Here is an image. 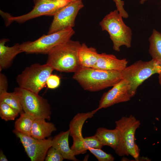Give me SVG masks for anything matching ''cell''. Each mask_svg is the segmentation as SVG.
Wrapping results in <instances>:
<instances>
[{
    "label": "cell",
    "mask_w": 161,
    "mask_h": 161,
    "mask_svg": "<svg viewBox=\"0 0 161 161\" xmlns=\"http://www.w3.org/2000/svg\"><path fill=\"white\" fill-rule=\"evenodd\" d=\"M129 89L128 81L122 79L112 86V88L103 94L96 110L97 111L117 103L129 101L131 98Z\"/></svg>",
    "instance_id": "11"
},
{
    "label": "cell",
    "mask_w": 161,
    "mask_h": 161,
    "mask_svg": "<svg viewBox=\"0 0 161 161\" xmlns=\"http://www.w3.org/2000/svg\"><path fill=\"white\" fill-rule=\"evenodd\" d=\"M126 58L119 59L112 54L105 53L99 54L97 63L94 68L101 69L122 71L127 66Z\"/></svg>",
    "instance_id": "12"
},
{
    "label": "cell",
    "mask_w": 161,
    "mask_h": 161,
    "mask_svg": "<svg viewBox=\"0 0 161 161\" xmlns=\"http://www.w3.org/2000/svg\"><path fill=\"white\" fill-rule=\"evenodd\" d=\"M57 129L52 123L47 122L45 119H35L32 127L31 135L38 140H42L49 137Z\"/></svg>",
    "instance_id": "18"
},
{
    "label": "cell",
    "mask_w": 161,
    "mask_h": 161,
    "mask_svg": "<svg viewBox=\"0 0 161 161\" xmlns=\"http://www.w3.org/2000/svg\"><path fill=\"white\" fill-rule=\"evenodd\" d=\"M115 128L119 130L120 141L114 150L118 156L130 155L139 160L140 150L135 142L136 131L140 125V121L133 115L123 116L115 122Z\"/></svg>",
    "instance_id": "3"
},
{
    "label": "cell",
    "mask_w": 161,
    "mask_h": 161,
    "mask_svg": "<svg viewBox=\"0 0 161 161\" xmlns=\"http://www.w3.org/2000/svg\"><path fill=\"white\" fill-rule=\"evenodd\" d=\"M8 39L3 38L0 41V71L9 68L16 56L22 51L20 44H16L12 47L5 45Z\"/></svg>",
    "instance_id": "14"
},
{
    "label": "cell",
    "mask_w": 161,
    "mask_h": 161,
    "mask_svg": "<svg viewBox=\"0 0 161 161\" xmlns=\"http://www.w3.org/2000/svg\"><path fill=\"white\" fill-rule=\"evenodd\" d=\"M20 114L16 110L5 103L0 101V117L6 121L14 120Z\"/></svg>",
    "instance_id": "24"
},
{
    "label": "cell",
    "mask_w": 161,
    "mask_h": 161,
    "mask_svg": "<svg viewBox=\"0 0 161 161\" xmlns=\"http://www.w3.org/2000/svg\"><path fill=\"white\" fill-rule=\"evenodd\" d=\"M74 73L73 78L84 90L90 92L112 86L123 79L121 72L95 68H80Z\"/></svg>",
    "instance_id": "1"
},
{
    "label": "cell",
    "mask_w": 161,
    "mask_h": 161,
    "mask_svg": "<svg viewBox=\"0 0 161 161\" xmlns=\"http://www.w3.org/2000/svg\"><path fill=\"white\" fill-rule=\"evenodd\" d=\"M61 83V78L58 75L51 74L46 81L47 87L51 89H54L58 87Z\"/></svg>",
    "instance_id": "28"
},
{
    "label": "cell",
    "mask_w": 161,
    "mask_h": 161,
    "mask_svg": "<svg viewBox=\"0 0 161 161\" xmlns=\"http://www.w3.org/2000/svg\"><path fill=\"white\" fill-rule=\"evenodd\" d=\"M97 112L96 109L86 113H79L73 117L69 124V135L73 140L83 139L82 129L85 121L87 119L92 117Z\"/></svg>",
    "instance_id": "16"
},
{
    "label": "cell",
    "mask_w": 161,
    "mask_h": 161,
    "mask_svg": "<svg viewBox=\"0 0 161 161\" xmlns=\"http://www.w3.org/2000/svg\"><path fill=\"white\" fill-rule=\"evenodd\" d=\"M52 139L38 140L35 142L24 148L27 155L32 161H43L47 153L52 146Z\"/></svg>",
    "instance_id": "13"
},
{
    "label": "cell",
    "mask_w": 161,
    "mask_h": 161,
    "mask_svg": "<svg viewBox=\"0 0 161 161\" xmlns=\"http://www.w3.org/2000/svg\"><path fill=\"white\" fill-rule=\"evenodd\" d=\"M102 30L106 31L113 44V49L120 51V47H131L132 32L130 28L124 22L123 17L117 10L110 12L100 22Z\"/></svg>",
    "instance_id": "4"
},
{
    "label": "cell",
    "mask_w": 161,
    "mask_h": 161,
    "mask_svg": "<svg viewBox=\"0 0 161 161\" xmlns=\"http://www.w3.org/2000/svg\"><path fill=\"white\" fill-rule=\"evenodd\" d=\"M15 123V130L21 133L31 135L32 124L35 118L32 115L23 112Z\"/></svg>",
    "instance_id": "22"
},
{
    "label": "cell",
    "mask_w": 161,
    "mask_h": 161,
    "mask_svg": "<svg viewBox=\"0 0 161 161\" xmlns=\"http://www.w3.org/2000/svg\"><path fill=\"white\" fill-rule=\"evenodd\" d=\"M73 141L71 148L75 156L84 154L90 148L101 149L103 146L95 135L85 137L83 139Z\"/></svg>",
    "instance_id": "20"
},
{
    "label": "cell",
    "mask_w": 161,
    "mask_h": 161,
    "mask_svg": "<svg viewBox=\"0 0 161 161\" xmlns=\"http://www.w3.org/2000/svg\"><path fill=\"white\" fill-rule=\"evenodd\" d=\"M99 161H113L114 157L113 156L103 151L101 148H90L88 149Z\"/></svg>",
    "instance_id": "25"
},
{
    "label": "cell",
    "mask_w": 161,
    "mask_h": 161,
    "mask_svg": "<svg viewBox=\"0 0 161 161\" xmlns=\"http://www.w3.org/2000/svg\"><path fill=\"white\" fill-rule=\"evenodd\" d=\"M115 3L117 10L123 18H127L129 15L124 8V1L122 0H113Z\"/></svg>",
    "instance_id": "29"
},
{
    "label": "cell",
    "mask_w": 161,
    "mask_h": 161,
    "mask_svg": "<svg viewBox=\"0 0 161 161\" xmlns=\"http://www.w3.org/2000/svg\"><path fill=\"white\" fill-rule=\"evenodd\" d=\"M54 69L46 63H35L26 67L16 78L18 87L38 93L46 85V81Z\"/></svg>",
    "instance_id": "6"
},
{
    "label": "cell",
    "mask_w": 161,
    "mask_h": 161,
    "mask_svg": "<svg viewBox=\"0 0 161 161\" xmlns=\"http://www.w3.org/2000/svg\"><path fill=\"white\" fill-rule=\"evenodd\" d=\"M159 74L158 78L159 83L161 86V70L158 74Z\"/></svg>",
    "instance_id": "32"
},
{
    "label": "cell",
    "mask_w": 161,
    "mask_h": 161,
    "mask_svg": "<svg viewBox=\"0 0 161 161\" xmlns=\"http://www.w3.org/2000/svg\"><path fill=\"white\" fill-rule=\"evenodd\" d=\"M72 1H77V0H70Z\"/></svg>",
    "instance_id": "34"
},
{
    "label": "cell",
    "mask_w": 161,
    "mask_h": 161,
    "mask_svg": "<svg viewBox=\"0 0 161 161\" xmlns=\"http://www.w3.org/2000/svg\"><path fill=\"white\" fill-rule=\"evenodd\" d=\"M69 130L62 131L55 136L52 140V147L57 150L62 155L64 159L73 161H78L69 146Z\"/></svg>",
    "instance_id": "15"
},
{
    "label": "cell",
    "mask_w": 161,
    "mask_h": 161,
    "mask_svg": "<svg viewBox=\"0 0 161 161\" xmlns=\"http://www.w3.org/2000/svg\"><path fill=\"white\" fill-rule=\"evenodd\" d=\"M140 1V4H143L145 2L147 1L148 0H139Z\"/></svg>",
    "instance_id": "33"
},
{
    "label": "cell",
    "mask_w": 161,
    "mask_h": 161,
    "mask_svg": "<svg viewBox=\"0 0 161 161\" xmlns=\"http://www.w3.org/2000/svg\"><path fill=\"white\" fill-rule=\"evenodd\" d=\"M83 6L82 0H78L71 1L63 7L53 16L48 34L67 28H73L76 16Z\"/></svg>",
    "instance_id": "10"
},
{
    "label": "cell",
    "mask_w": 161,
    "mask_h": 161,
    "mask_svg": "<svg viewBox=\"0 0 161 161\" xmlns=\"http://www.w3.org/2000/svg\"><path fill=\"white\" fill-rule=\"evenodd\" d=\"M64 159L56 149L51 147L48 150L45 159L46 161H62Z\"/></svg>",
    "instance_id": "27"
},
{
    "label": "cell",
    "mask_w": 161,
    "mask_h": 161,
    "mask_svg": "<svg viewBox=\"0 0 161 161\" xmlns=\"http://www.w3.org/2000/svg\"><path fill=\"white\" fill-rule=\"evenodd\" d=\"M14 91L18 95L23 111L35 119L50 120L51 112L47 100L38 94L19 87Z\"/></svg>",
    "instance_id": "8"
},
{
    "label": "cell",
    "mask_w": 161,
    "mask_h": 161,
    "mask_svg": "<svg viewBox=\"0 0 161 161\" xmlns=\"http://www.w3.org/2000/svg\"><path fill=\"white\" fill-rule=\"evenodd\" d=\"M8 83L6 76L3 74L0 73V94L7 91Z\"/></svg>",
    "instance_id": "30"
},
{
    "label": "cell",
    "mask_w": 161,
    "mask_h": 161,
    "mask_svg": "<svg viewBox=\"0 0 161 161\" xmlns=\"http://www.w3.org/2000/svg\"><path fill=\"white\" fill-rule=\"evenodd\" d=\"M75 31L69 28L47 35H43L36 40L20 44L22 52L27 53L48 54L55 47L71 39Z\"/></svg>",
    "instance_id": "7"
},
{
    "label": "cell",
    "mask_w": 161,
    "mask_h": 161,
    "mask_svg": "<svg viewBox=\"0 0 161 161\" xmlns=\"http://www.w3.org/2000/svg\"><path fill=\"white\" fill-rule=\"evenodd\" d=\"M99 55L95 48L89 47L85 43L81 44L78 52L80 68H94L97 63Z\"/></svg>",
    "instance_id": "17"
},
{
    "label": "cell",
    "mask_w": 161,
    "mask_h": 161,
    "mask_svg": "<svg viewBox=\"0 0 161 161\" xmlns=\"http://www.w3.org/2000/svg\"><path fill=\"white\" fill-rule=\"evenodd\" d=\"M148 41L150 55L152 59L161 63V33L154 29Z\"/></svg>",
    "instance_id": "21"
},
{
    "label": "cell",
    "mask_w": 161,
    "mask_h": 161,
    "mask_svg": "<svg viewBox=\"0 0 161 161\" xmlns=\"http://www.w3.org/2000/svg\"><path fill=\"white\" fill-rule=\"evenodd\" d=\"M0 101L4 102L17 110L20 114L24 112L19 97L15 91L0 94Z\"/></svg>",
    "instance_id": "23"
},
{
    "label": "cell",
    "mask_w": 161,
    "mask_h": 161,
    "mask_svg": "<svg viewBox=\"0 0 161 161\" xmlns=\"http://www.w3.org/2000/svg\"><path fill=\"white\" fill-rule=\"evenodd\" d=\"M13 132L16 137L19 139L24 148L36 142L38 140L31 136L21 133L15 129L13 131Z\"/></svg>",
    "instance_id": "26"
},
{
    "label": "cell",
    "mask_w": 161,
    "mask_h": 161,
    "mask_svg": "<svg viewBox=\"0 0 161 161\" xmlns=\"http://www.w3.org/2000/svg\"><path fill=\"white\" fill-rule=\"evenodd\" d=\"M81 44L70 39L52 49L48 54L46 63L54 70L75 72L80 68L78 52Z\"/></svg>",
    "instance_id": "2"
},
{
    "label": "cell",
    "mask_w": 161,
    "mask_h": 161,
    "mask_svg": "<svg viewBox=\"0 0 161 161\" xmlns=\"http://www.w3.org/2000/svg\"><path fill=\"white\" fill-rule=\"evenodd\" d=\"M0 161H8L6 155L4 154L2 150L0 151Z\"/></svg>",
    "instance_id": "31"
},
{
    "label": "cell",
    "mask_w": 161,
    "mask_h": 161,
    "mask_svg": "<svg viewBox=\"0 0 161 161\" xmlns=\"http://www.w3.org/2000/svg\"><path fill=\"white\" fill-rule=\"evenodd\" d=\"M95 135L103 146H109L115 150L118 145L120 134L116 128L113 129L99 128L97 129Z\"/></svg>",
    "instance_id": "19"
},
{
    "label": "cell",
    "mask_w": 161,
    "mask_h": 161,
    "mask_svg": "<svg viewBox=\"0 0 161 161\" xmlns=\"http://www.w3.org/2000/svg\"><path fill=\"white\" fill-rule=\"evenodd\" d=\"M161 70V63L153 59L146 61L139 60L127 66L121 73L123 79L128 83L131 97L135 95L138 88L146 80Z\"/></svg>",
    "instance_id": "5"
},
{
    "label": "cell",
    "mask_w": 161,
    "mask_h": 161,
    "mask_svg": "<svg viewBox=\"0 0 161 161\" xmlns=\"http://www.w3.org/2000/svg\"><path fill=\"white\" fill-rule=\"evenodd\" d=\"M71 1L70 0H34L33 9L27 14L13 16L5 13L7 23L8 24L14 21L22 23L43 16H54L63 7Z\"/></svg>",
    "instance_id": "9"
}]
</instances>
